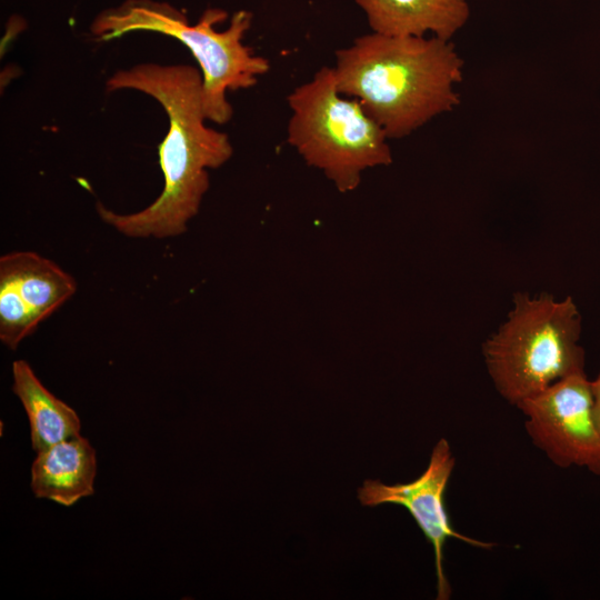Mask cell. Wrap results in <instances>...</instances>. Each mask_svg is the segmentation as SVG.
<instances>
[{
  "instance_id": "obj_10",
  "label": "cell",
  "mask_w": 600,
  "mask_h": 600,
  "mask_svg": "<svg viewBox=\"0 0 600 600\" xmlns=\"http://www.w3.org/2000/svg\"><path fill=\"white\" fill-rule=\"evenodd\" d=\"M372 32L419 36L427 32L451 40L467 23V0H356Z\"/></svg>"
},
{
  "instance_id": "obj_5",
  "label": "cell",
  "mask_w": 600,
  "mask_h": 600,
  "mask_svg": "<svg viewBox=\"0 0 600 600\" xmlns=\"http://www.w3.org/2000/svg\"><path fill=\"white\" fill-rule=\"evenodd\" d=\"M288 104V142L340 192L354 190L364 170L392 162L387 133L358 99L342 97L333 68L322 67L298 86Z\"/></svg>"
},
{
  "instance_id": "obj_11",
  "label": "cell",
  "mask_w": 600,
  "mask_h": 600,
  "mask_svg": "<svg viewBox=\"0 0 600 600\" xmlns=\"http://www.w3.org/2000/svg\"><path fill=\"white\" fill-rule=\"evenodd\" d=\"M12 391L29 419L33 450L40 452L80 436L81 422L77 412L42 384L27 361L12 363Z\"/></svg>"
},
{
  "instance_id": "obj_7",
  "label": "cell",
  "mask_w": 600,
  "mask_h": 600,
  "mask_svg": "<svg viewBox=\"0 0 600 600\" xmlns=\"http://www.w3.org/2000/svg\"><path fill=\"white\" fill-rule=\"evenodd\" d=\"M456 466V458L447 439L433 447L426 470L408 483L386 484L380 480H366L358 489L363 507L398 504L408 510L428 542L433 548L437 576V599L447 600L451 587L444 572V546L457 539L471 547L490 549L492 542L481 541L457 531L447 512L444 494Z\"/></svg>"
},
{
  "instance_id": "obj_12",
  "label": "cell",
  "mask_w": 600,
  "mask_h": 600,
  "mask_svg": "<svg viewBox=\"0 0 600 600\" xmlns=\"http://www.w3.org/2000/svg\"><path fill=\"white\" fill-rule=\"evenodd\" d=\"M592 382L593 412L598 429L600 431V376Z\"/></svg>"
},
{
  "instance_id": "obj_8",
  "label": "cell",
  "mask_w": 600,
  "mask_h": 600,
  "mask_svg": "<svg viewBox=\"0 0 600 600\" xmlns=\"http://www.w3.org/2000/svg\"><path fill=\"white\" fill-rule=\"evenodd\" d=\"M77 290V282L52 260L33 251L0 258V340L11 350L31 336Z\"/></svg>"
},
{
  "instance_id": "obj_9",
  "label": "cell",
  "mask_w": 600,
  "mask_h": 600,
  "mask_svg": "<svg viewBox=\"0 0 600 600\" xmlns=\"http://www.w3.org/2000/svg\"><path fill=\"white\" fill-rule=\"evenodd\" d=\"M96 451L81 436L38 452L31 466V489L37 498L70 507L94 493Z\"/></svg>"
},
{
  "instance_id": "obj_6",
  "label": "cell",
  "mask_w": 600,
  "mask_h": 600,
  "mask_svg": "<svg viewBox=\"0 0 600 600\" xmlns=\"http://www.w3.org/2000/svg\"><path fill=\"white\" fill-rule=\"evenodd\" d=\"M529 438L556 466L600 474V431L592 382L584 372L566 377L517 407Z\"/></svg>"
},
{
  "instance_id": "obj_1",
  "label": "cell",
  "mask_w": 600,
  "mask_h": 600,
  "mask_svg": "<svg viewBox=\"0 0 600 600\" xmlns=\"http://www.w3.org/2000/svg\"><path fill=\"white\" fill-rule=\"evenodd\" d=\"M137 90L152 97L166 111L169 130L159 144L164 184L147 208L118 213L101 202L100 219L129 238H171L187 231L198 213L210 180L209 169L224 164L233 149L227 133L206 126L202 73L189 64L139 63L116 71L106 90Z\"/></svg>"
},
{
  "instance_id": "obj_4",
  "label": "cell",
  "mask_w": 600,
  "mask_h": 600,
  "mask_svg": "<svg viewBox=\"0 0 600 600\" xmlns=\"http://www.w3.org/2000/svg\"><path fill=\"white\" fill-rule=\"evenodd\" d=\"M580 331L571 298L518 292L507 320L482 348L496 390L518 407L554 382L584 372Z\"/></svg>"
},
{
  "instance_id": "obj_2",
  "label": "cell",
  "mask_w": 600,
  "mask_h": 600,
  "mask_svg": "<svg viewBox=\"0 0 600 600\" xmlns=\"http://www.w3.org/2000/svg\"><path fill=\"white\" fill-rule=\"evenodd\" d=\"M462 69L451 40L377 32L337 50L333 67L339 92L358 99L389 139L453 110Z\"/></svg>"
},
{
  "instance_id": "obj_3",
  "label": "cell",
  "mask_w": 600,
  "mask_h": 600,
  "mask_svg": "<svg viewBox=\"0 0 600 600\" xmlns=\"http://www.w3.org/2000/svg\"><path fill=\"white\" fill-rule=\"evenodd\" d=\"M227 12L207 9L191 26L186 13L166 2L127 0L116 8L100 12L90 26L99 40H112L133 31H151L177 39L197 60L203 79V108L207 120L224 124L233 110L227 99L228 91L247 89L268 72L270 64L242 43L251 27L252 13L236 12L229 27L219 31L217 23L226 20Z\"/></svg>"
}]
</instances>
